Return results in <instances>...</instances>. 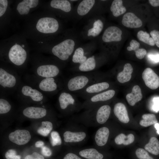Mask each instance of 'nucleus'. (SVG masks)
Instances as JSON below:
<instances>
[{"instance_id": "obj_1", "label": "nucleus", "mask_w": 159, "mask_h": 159, "mask_svg": "<svg viewBox=\"0 0 159 159\" xmlns=\"http://www.w3.org/2000/svg\"><path fill=\"white\" fill-rule=\"evenodd\" d=\"M24 79L25 83L47 96H53L63 88V82L59 77H42L33 74H26L24 75Z\"/></svg>"}, {"instance_id": "obj_2", "label": "nucleus", "mask_w": 159, "mask_h": 159, "mask_svg": "<svg viewBox=\"0 0 159 159\" xmlns=\"http://www.w3.org/2000/svg\"><path fill=\"white\" fill-rule=\"evenodd\" d=\"M22 82L17 72L9 67H0V95L7 96L16 91Z\"/></svg>"}, {"instance_id": "obj_3", "label": "nucleus", "mask_w": 159, "mask_h": 159, "mask_svg": "<svg viewBox=\"0 0 159 159\" xmlns=\"http://www.w3.org/2000/svg\"><path fill=\"white\" fill-rule=\"evenodd\" d=\"M98 80L96 72L77 75L63 82V90L71 92H78L89 85L99 82Z\"/></svg>"}, {"instance_id": "obj_4", "label": "nucleus", "mask_w": 159, "mask_h": 159, "mask_svg": "<svg viewBox=\"0 0 159 159\" xmlns=\"http://www.w3.org/2000/svg\"><path fill=\"white\" fill-rule=\"evenodd\" d=\"M111 112V107L109 105L98 106L86 110L81 116L80 119L84 123L87 124H103L109 118Z\"/></svg>"}, {"instance_id": "obj_5", "label": "nucleus", "mask_w": 159, "mask_h": 159, "mask_svg": "<svg viewBox=\"0 0 159 159\" xmlns=\"http://www.w3.org/2000/svg\"><path fill=\"white\" fill-rule=\"evenodd\" d=\"M16 92V96L25 102L42 104L47 99V96L40 91L22 82Z\"/></svg>"}, {"instance_id": "obj_6", "label": "nucleus", "mask_w": 159, "mask_h": 159, "mask_svg": "<svg viewBox=\"0 0 159 159\" xmlns=\"http://www.w3.org/2000/svg\"><path fill=\"white\" fill-rule=\"evenodd\" d=\"M58 102L59 108L62 111L73 113L82 108L81 104L72 92L62 90L59 95Z\"/></svg>"}, {"instance_id": "obj_7", "label": "nucleus", "mask_w": 159, "mask_h": 159, "mask_svg": "<svg viewBox=\"0 0 159 159\" xmlns=\"http://www.w3.org/2000/svg\"><path fill=\"white\" fill-rule=\"evenodd\" d=\"M75 46V42L73 39H67L54 46L52 49V52L60 60L65 61L74 53Z\"/></svg>"}, {"instance_id": "obj_8", "label": "nucleus", "mask_w": 159, "mask_h": 159, "mask_svg": "<svg viewBox=\"0 0 159 159\" xmlns=\"http://www.w3.org/2000/svg\"><path fill=\"white\" fill-rule=\"evenodd\" d=\"M33 74L42 77H58L61 73V69L58 65L53 64H38L34 67Z\"/></svg>"}, {"instance_id": "obj_9", "label": "nucleus", "mask_w": 159, "mask_h": 159, "mask_svg": "<svg viewBox=\"0 0 159 159\" xmlns=\"http://www.w3.org/2000/svg\"><path fill=\"white\" fill-rule=\"evenodd\" d=\"M115 93V90L110 89L95 95L86 100L82 104V108L88 110L95 107L100 103L111 99Z\"/></svg>"}, {"instance_id": "obj_10", "label": "nucleus", "mask_w": 159, "mask_h": 159, "mask_svg": "<svg viewBox=\"0 0 159 159\" xmlns=\"http://www.w3.org/2000/svg\"><path fill=\"white\" fill-rule=\"evenodd\" d=\"M8 59L13 64L20 67L25 63L27 58L26 51L16 43L10 49L8 54Z\"/></svg>"}, {"instance_id": "obj_11", "label": "nucleus", "mask_w": 159, "mask_h": 159, "mask_svg": "<svg viewBox=\"0 0 159 159\" xmlns=\"http://www.w3.org/2000/svg\"><path fill=\"white\" fill-rule=\"evenodd\" d=\"M40 32L45 33H53L56 32L59 27L58 21L52 17H45L40 19L36 26Z\"/></svg>"}, {"instance_id": "obj_12", "label": "nucleus", "mask_w": 159, "mask_h": 159, "mask_svg": "<svg viewBox=\"0 0 159 159\" xmlns=\"http://www.w3.org/2000/svg\"><path fill=\"white\" fill-rule=\"evenodd\" d=\"M110 85L106 82H98L93 83L77 92L79 95L86 100L90 97L108 89Z\"/></svg>"}, {"instance_id": "obj_13", "label": "nucleus", "mask_w": 159, "mask_h": 159, "mask_svg": "<svg viewBox=\"0 0 159 159\" xmlns=\"http://www.w3.org/2000/svg\"><path fill=\"white\" fill-rule=\"evenodd\" d=\"M65 131L63 134L64 140L67 143L72 145L82 143L87 137L86 132L82 130H73Z\"/></svg>"}, {"instance_id": "obj_14", "label": "nucleus", "mask_w": 159, "mask_h": 159, "mask_svg": "<svg viewBox=\"0 0 159 159\" xmlns=\"http://www.w3.org/2000/svg\"><path fill=\"white\" fill-rule=\"evenodd\" d=\"M142 77L146 85L152 90L159 87V77L151 68H146L143 71Z\"/></svg>"}, {"instance_id": "obj_15", "label": "nucleus", "mask_w": 159, "mask_h": 159, "mask_svg": "<svg viewBox=\"0 0 159 159\" xmlns=\"http://www.w3.org/2000/svg\"><path fill=\"white\" fill-rule=\"evenodd\" d=\"M122 31L115 26L108 27L104 31L102 36L103 41L106 43L117 42L122 39Z\"/></svg>"}, {"instance_id": "obj_16", "label": "nucleus", "mask_w": 159, "mask_h": 159, "mask_svg": "<svg viewBox=\"0 0 159 159\" xmlns=\"http://www.w3.org/2000/svg\"><path fill=\"white\" fill-rule=\"evenodd\" d=\"M9 138L10 141L19 145L28 143L31 138L29 132L25 130H17L10 133Z\"/></svg>"}, {"instance_id": "obj_17", "label": "nucleus", "mask_w": 159, "mask_h": 159, "mask_svg": "<svg viewBox=\"0 0 159 159\" xmlns=\"http://www.w3.org/2000/svg\"><path fill=\"white\" fill-rule=\"evenodd\" d=\"M47 110L45 106L27 107L22 110V114L24 116L31 119H38L45 116Z\"/></svg>"}, {"instance_id": "obj_18", "label": "nucleus", "mask_w": 159, "mask_h": 159, "mask_svg": "<svg viewBox=\"0 0 159 159\" xmlns=\"http://www.w3.org/2000/svg\"><path fill=\"white\" fill-rule=\"evenodd\" d=\"M110 134L109 129L106 127H100L96 131L94 136L96 146L102 147L107 143Z\"/></svg>"}, {"instance_id": "obj_19", "label": "nucleus", "mask_w": 159, "mask_h": 159, "mask_svg": "<svg viewBox=\"0 0 159 159\" xmlns=\"http://www.w3.org/2000/svg\"><path fill=\"white\" fill-rule=\"evenodd\" d=\"M122 22L124 26L131 28L140 27L143 24L141 20L132 12L125 14L123 16Z\"/></svg>"}, {"instance_id": "obj_20", "label": "nucleus", "mask_w": 159, "mask_h": 159, "mask_svg": "<svg viewBox=\"0 0 159 159\" xmlns=\"http://www.w3.org/2000/svg\"><path fill=\"white\" fill-rule=\"evenodd\" d=\"M113 111L115 115L120 122L127 123L129 122L130 119L127 111L123 104L121 102L115 104Z\"/></svg>"}, {"instance_id": "obj_21", "label": "nucleus", "mask_w": 159, "mask_h": 159, "mask_svg": "<svg viewBox=\"0 0 159 159\" xmlns=\"http://www.w3.org/2000/svg\"><path fill=\"white\" fill-rule=\"evenodd\" d=\"M77 153L84 159H103L104 158L103 154L96 148L82 149L78 151Z\"/></svg>"}, {"instance_id": "obj_22", "label": "nucleus", "mask_w": 159, "mask_h": 159, "mask_svg": "<svg viewBox=\"0 0 159 159\" xmlns=\"http://www.w3.org/2000/svg\"><path fill=\"white\" fill-rule=\"evenodd\" d=\"M142 97L141 89L138 85L134 86L131 92L127 94L126 97L128 103L131 106H134L136 103L141 100Z\"/></svg>"}, {"instance_id": "obj_23", "label": "nucleus", "mask_w": 159, "mask_h": 159, "mask_svg": "<svg viewBox=\"0 0 159 159\" xmlns=\"http://www.w3.org/2000/svg\"><path fill=\"white\" fill-rule=\"evenodd\" d=\"M38 3V0H23L18 4L16 9L20 14H27L29 12L30 8L36 7Z\"/></svg>"}, {"instance_id": "obj_24", "label": "nucleus", "mask_w": 159, "mask_h": 159, "mask_svg": "<svg viewBox=\"0 0 159 159\" xmlns=\"http://www.w3.org/2000/svg\"><path fill=\"white\" fill-rule=\"evenodd\" d=\"M96 2L95 0H83L81 1L77 8V14L80 16L87 15L93 8Z\"/></svg>"}, {"instance_id": "obj_25", "label": "nucleus", "mask_w": 159, "mask_h": 159, "mask_svg": "<svg viewBox=\"0 0 159 159\" xmlns=\"http://www.w3.org/2000/svg\"><path fill=\"white\" fill-rule=\"evenodd\" d=\"M97 63L96 58L93 55L89 57L83 63L79 65L78 70L83 72H90L96 69Z\"/></svg>"}, {"instance_id": "obj_26", "label": "nucleus", "mask_w": 159, "mask_h": 159, "mask_svg": "<svg viewBox=\"0 0 159 159\" xmlns=\"http://www.w3.org/2000/svg\"><path fill=\"white\" fill-rule=\"evenodd\" d=\"M133 68L131 65L129 63L125 64L122 72L118 73L117 76L118 81L120 83H123L129 81L131 79Z\"/></svg>"}, {"instance_id": "obj_27", "label": "nucleus", "mask_w": 159, "mask_h": 159, "mask_svg": "<svg viewBox=\"0 0 159 159\" xmlns=\"http://www.w3.org/2000/svg\"><path fill=\"white\" fill-rule=\"evenodd\" d=\"M50 4L52 7L60 9L65 12H69L72 9L71 3L67 0H52Z\"/></svg>"}, {"instance_id": "obj_28", "label": "nucleus", "mask_w": 159, "mask_h": 159, "mask_svg": "<svg viewBox=\"0 0 159 159\" xmlns=\"http://www.w3.org/2000/svg\"><path fill=\"white\" fill-rule=\"evenodd\" d=\"M110 10L113 16L116 17L123 14L126 11V8L123 5V1L121 0L113 1L110 7Z\"/></svg>"}, {"instance_id": "obj_29", "label": "nucleus", "mask_w": 159, "mask_h": 159, "mask_svg": "<svg viewBox=\"0 0 159 159\" xmlns=\"http://www.w3.org/2000/svg\"><path fill=\"white\" fill-rule=\"evenodd\" d=\"M103 28V23L100 19L94 21L92 27L87 30L88 37H96L99 35L102 32Z\"/></svg>"}, {"instance_id": "obj_30", "label": "nucleus", "mask_w": 159, "mask_h": 159, "mask_svg": "<svg viewBox=\"0 0 159 159\" xmlns=\"http://www.w3.org/2000/svg\"><path fill=\"white\" fill-rule=\"evenodd\" d=\"M145 149L151 153L155 155L159 154V141L155 137L150 138L149 142L145 145Z\"/></svg>"}, {"instance_id": "obj_31", "label": "nucleus", "mask_w": 159, "mask_h": 159, "mask_svg": "<svg viewBox=\"0 0 159 159\" xmlns=\"http://www.w3.org/2000/svg\"><path fill=\"white\" fill-rule=\"evenodd\" d=\"M85 53L84 50L82 47H80L76 48L72 56V62L79 64L84 62L88 58Z\"/></svg>"}, {"instance_id": "obj_32", "label": "nucleus", "mask_w": 159, "mask_h": 159, "mask_svg": "<svg viewBox=\"0 0 159 159\" xmlns=\"http://www.w3.org/2000/svg\"><path fill=\"white\" fill-rule=\"evenodd\" d=\"M135 137L132 134H130L127 135L123 133H120L117 135L114 139L115 143L117 145L123 144L128 145L132 143L134 141Z\"/></svg>"}, {"instance_id": "obj_33", "label": "nucleus", "mask_w": 159, "mask_h": 159, "mask_svg": "<svg viewBox=\"0 0 159 159\" xmlns=\"http://www.w3.org/2000/svg\"><path fill=\"white\" fill-rule=\"evenodd\" d=\"M142 119L139 122L140 125L143 127H147L155 124L158 122L155 115L153 114H145L142 116Z\"/></svg>"}, {"instance_id": "obj_34", "label": "nucleus", "mask_w": 159, "mask_h": 159, "mask_svg": "<svg viewBox=\"0 0 159 159\" xmlns=\"http://www.w3.org/2000/svg\"><path fill=\"white\" fill-rule=\"evenodd\" d=\"M53 124L49 121H42L41 126L37 130V132L44 136H47L53 129Z\"/></svg>"}, {"instance_id": "obj_35", "label": "nucleus", "mask_w": 159, "mask_h": 159, "mask_svg": "<svg viewBox=\"0 0 159 159\" xmlns=\"http://www.w3.org/2000/svg\"><path fill=\"white\" fill-rule=\"evenodd\" d=\"M0 96V114H6L11 111V105L6 97V96Z\"/></svg>"}, {"instance_id": "obj_36", "label": "nucleus", "mask_w": 159, "mask_h": 159, "mask_svg": "<svg viewBox=\"0 0 159 159\" xmlns=\"http://www.w3.org/2000/svg\"><path fill=\"white\" fill-rule=\"evenodd\" d=\"M137 35L139 40L151 46L155 44L152 37H150L149 34L146 32L140 30L138 32Z\"/></svg>"}, {"instance_id": "obj_37", "label": "nucleus", "mask_w": 159, "mask_h": 159, "mask_svg": "<svg viewBox=\"0 0 159 159\" xmlns=\"http://www.w3.org/2000/svg\"><path fill=\"white\" fill-rule=\"evenodd\" d=\"M50 142L52 146L60 145L62 143V140L59 133L53 131L50 134Z\"/></svg>"}, {"instance_id": "obj_38", "label": "nucleus", "mask_w": 159, "mask_h": 159, "mask_svg": "<svg viewBox=\"0 0 159 159\" xmlns=\"http://www.w3.org/2000/svg\"><path fill=\"white\" fill-rule=\"evenodd\" d=\"M135 154L139 159H153L149 155L146 150L142 148H138L135 151Z\"/></svg>"}, {"instance_id": "obj_39", "label": "nucleus", "mask_w": 159, "mask_h": 159, "mask_svg": "<svg viewBox=\"0 0 159 159\" xmlns=\"http://www.w3.org/2000/svg\"><path fill=\"white\" fill-rule=\"evenodd\" d=\"M16 150L11 149L8 150L5 153V157L6 159H21L20 155H17Z\"/></svg>"}, {"instance_id": "obj_40", "label": "nucleus", "mask_w": 159, "mask_h": 159, "mask_svg": "<svg viewBox=\"0 0 159 159\" xmlns=\"http://www.w3.org/2000/svg\"><path fill=\"white\" fill-rule=\"evenodd\" d=\"M152 38L156 46L159 48V31L153 30L150 32Z\"/></svg>"}, {"instance_id": "obj_41", "label": "nucleus", "mask_w": 159, "mask_h": 159, "mask_svg": "<svg viewBox=\"0 0 159 159\" xmlns=\"http://www.w3.org/2000/svg\"><path fill=\"white\" fill-rule=\"evenodd\" d=\"M140 45L139 42L135 40L132 39L130 42V46L127 47V49L129 51H135L139 48Z\"/></svg>"}, {"instance_id": "obj_42", "label": "nucleus", "mask_w": 159, "mask_h": 159, "mask_svg": "<svg viewBox=\"0 0 159 159\" xmlns=\"http://www.w3.org/2000/svg\"><path fill=\"white\" fill-rule=\"evenodd\" d=\"M8 4L7 0H0V17L2 16L5 13Z\"/></svg>"}, {"instance_id": "obj_43", "label": "nucleus", "mask_w": 159, "mask_h": 159, "mask_svg": "<svg viewBox=\"0 0 159 159\" xmlns=\"http://www.w3.org/2000/svg\"><path fill=\"white\" fill-rule=\"evenodd\" d=\"M63 159H84L77 153L70 152L67 153Z\"/></svg>"}, {"instance_id": "obj_44", "label": "nucleus", "mask_w": 159, "mask_h": 159, "mask_svg": "<svg viewBox=\"0 0 159 159\" xmlns=\"http://www.w3.org/2000/svg\"><path fill=\"white\" fill-rule=\"evenodd\" d=\"M136 57L139 59H143L146 55L147 51L143 48H139L135 51Z\"/></svg>"}, {"instance_id": "obj_45", "label": "nucleus", "mask_w": 159, "mask_h": 159, "mask_svg": "<svg viewBox=\"0 0 159 159\" xmlns=\"http://www.w3.org/2000/svg\"><path fill=\"white\" fill-rule=\"evenodd\" d=\"M42 154L45 156L49 157L52 154V151L51 149L46 146H43L42 148Z\"/></svg>"}, {"instance_id": "obj_46", "label": "nucleus", "mask_w": 159, "mask_h": 159, "mask_svg": "<svg viewBox=\"0 0 159 159\" xmlns=\"http://www.w3.org/2000/svg\"><path fill=\"white\" fill-rule=\"evenodd\" d=\"M154 104L153 108L156 112L159 111V98H155L153 100Z\"/></svg>"}, {"instance_id": "obj_47", "label": "nucleus", "mask_w": 159, "mask_h": 159, "mask_svg": "<svg viewBox=\"0 0 159 159\" xmlns=\"http://www.w3.org/2000/svg\"><path fill=\"white\" fill-rule=\"evenodd\" d=\"M148 1L150 4L153 7L159 6V0H149Z\"/></svg>"}, {"instance_id": "obj_48", "label": "nucleus", "mask_w": 159, "mask_h": 159, "mask_svg": "<svg viewBox=\"0 0 159 159\" xmlns=\"http://www.w3.org/2000/svg\"><path fill=\"white\" fill-rule=\"evenodd\" d=\"M32 155L34 159H44L42 155L36 152L33 153Z\"/></svg>"}, {"instance_id": "obj_49", "label": "nucleus", "mask_w": 159, "mask_h": 159, "mask_svg": "<svg viewBox=\"0 0 159 159\" xmlns=\"http://www.w3.org/2000/svg\"><path fill=\"white\" fill-rule=\"evenodd\" d=\"M44 143L42 141H38L35 144V147L37 148H42L44 146Z\"/></svg>"}, {"instance_id": "obj_50", "label": "nucleus", "mask_w": 159, "mask_h": 159, "mask_svg": "<svg viewBox=\"0 0 159 159\" xmlns=\"http://www.w3.org/2000/svg\"><path fill=\"white\" fill-rule=\"evenodd\" d=\"M155 127L157 130V132L159 135V123L157 122L155 124Z\"/></svg>"}, {"instance_id": "obj_51", "label": "nucleus", "mask_w": 159, "mask_h": 159, "mask_svg": "<svg viewBox=\"0 0 159 159\" xmlns=\"http://www.w3.org/2000/svg\"><path fill=\"white\" fill-rule=\"evenodd\" d=\"M24 159H34L32 155H27L24 158Z\"/></svg>"}, {"instance_id": "obj_52", "label": "nucleus", "mask_w": 159, "mask_h": 159, "mask_svg": "<svg viewBox=\"0 0 159 159\" xmlns=\"http://www.w3.org/2000/svg\"><path fill=\"white\" fill-rule=\"evenodd\" d=\"M22 47L23 48H24V45H22Z\"/></svg>"}]
</instances>
